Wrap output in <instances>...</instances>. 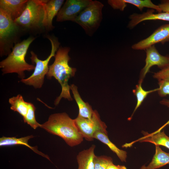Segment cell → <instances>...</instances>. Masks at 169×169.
<instances>
[{
    "mask_svg": "<svg viewBox=\"0 0 169 169\" xmlns=\"http://www.w3.org/2000/svg\"><path fill=\"white\" fill-rule=\"evenodd\" d=\"M70 49L68 47L59 48L54 57V60L51 65H49V70L46 75L48 79H51L53 77L55 78L61 86V92L54 102L55 105L59 104L63 98L69 101L73 100L68 82L70 78L74 76L77 69L70 67L69 64L70 59L69 55Z\"/></svg>",
    "mask_w": 169,
    "mask_h": 169,
    "instance_id": "cell-1",
    "label": "cell"
},
{
    "mask_svg": "<svg viewBox=\"0 0 169 169\" xmlns=\"http://www.w3.org/2000/svg\"><path fill=\"white\" fill-rule=\"evenodd\" d=\"M40 127L49 133L62 138L71 147L80 144L84 137L77 126L74 119L65 112L50 115Z\"/></svg>",
    "mask_w": 169,
    "mask_h": 169,
    "instance_id": "cell-2",
    "label": "cell"
},
{
    "mask_svg": "<svg viewBox=\"0 0 169 169\" xmlns=\"http://www.w3.org/2000/svg\"><path fill=\"white\" fill-rule=\"evenodd\" d=\"M35 38L30 37L15 44L7 57L0 62L2 74L16 73L21 79L25 77V71L34 70L35 66L27 63L25 57L30 45Z\"/></svg>",
    "mask_w": 169,
    "mask_h": 169,
    "instance_id": "cell-3",
    "label": "cell"
},
{
    "mask_svg": "<svg viewBox=\"0 0 169 169\" xmlns=\"http://www.w3.org/2000/svg\"><path fill=\"white\" fill-rule=\"evenodd\" d=\"M51 45V50L49 55L45 59H39L37 55L33 51H31L30 58L32 63L35 64L33 74L26 79H21L20 81L25 84L32 86L35 89L41 88L44 82V77L49 70V62L59 47L60 43L58 39L54 37H49Z\"/></svg>",
    "mask_w": 169,
    "mask_h": 169,
    "instance_id": "cell-4",
    "label": "cell"
},
{
    "mask_svg": "<svg viewBox=\"0 0 169 169\" xmlns=\"http://www.w3.org/2000/svg\"><path fill=\"white\" fill-rule=\"evenodd\" d=\"M45 0H28L21 16L14 20L20 27L28 29L43 26Z\"/></svg>",
    "mask_w": 169,
    "mask_h": 169,
    "instance_id": "cell-5",
    "label": "cell"
},
{
    "mask_svg": "<svg viewBox=\"0 0 169 169\" xmlns=\"http://www.w3.org/2000/svg\"><path fill=\"white\" fill-rule=\"evenodd\" d=\"M104 6L101 2L93 1L92 4L80 13L74 22L80 25L86 34L92 36L102 21V10Z\"/></svg>",
    "mask_w": 169,
    "mask_h": 169,
    "instance_id": "cell-6",
    "label": "cell"
},
{
    "mask_svg": "<svg viewBox=\"0 0 169 169\" xmlns=\"http://www.w3.org/2000/svg\"><path fill=\"white\" fill-rule=\"evenodd\" d=\"M20 27L4 10L0 8V46L1 56L9 52L13 38Z\"/></svg>",
    "mask_w": 169,
    "mask_h": 169,
    "instance_id": "cell-7",
    "label": "cell"
},
{
    "mask_svg": "<svg viewBox=\"0 0 169 169\" xmlns=\"http://www.w3.org/2000/svg\"><path fill=\"white\" fill-rule=\"evenodd\" d=\"M76 125L84 138L86 140H93L95 133L100 131L108 135L107 126L100 119L99 113L94 110L92 117L87 119L77 116L74 119Z\"/></svg>",
    "mask_w": 169,
    "mask_h": 169,
    "instance_id": "cell-8",
    "label": "cell"
},
{
    "mask_svg": "<svg viewBox=\"0 0 169 169\" xmlns=\"http://www.w3.org/2000/svg\"><path fill=\"white\" fill-rule=\"evenodd\" d=\"M92 0H67L64 3L57 15L56 21L62 22L75 19L85 8L92 3Z\"/></svg>",
    "mask_w": 169,
    "mask_h": 169,
    "instance_id": "cell-9",
    "label": "cell"
},
{
    "mask_svg": "<svg viewBox=\"0 0 169 169\" xmlns=\"http://www.w3.org/2000/svg\"><path fill=\"white\" fill-rule=\"evenodd\" d=\"M145 50L146 55L145 64L141 70L139 80L142 81L152 66L156 65L161 69L169 66V55L161 54L155 45L147 48Z\"/></svg>",
    "mask_w": 169,
    "mask_h": 169,
    "instance_id": "cell-10",
    "label": "cell"
},
{
    "mask_svg": "<svg viewBox=\"0 0 169 169\" xmlns=\"http://www.w3.org/2000/svg\"><path fill=\"white\" fill-rule=\"evenodd\" d=\"M169 41V23L163 25L156 29L150 36L131 46L135 50H145L157 43L164 44Z\"/></svg>",
    "mask_w": 169,
    "mask_h": 169,
    "instance_id": "cell-11",
    "label": "cell"
},
{
    "mask_svg": "<svg viewBox=\"0 0 169 169\" xmlns=\"http://www.w3.org/2000/svg\"><path fill=\"white\" fill-rule=\"evenodd\" d=\"M154 10L150 9L142 13H133L129 16L130 21L127 27L131 29L140 23L146 20H161L169 22V13H154Z\"/></svg>",
    "mask_w": 169,
    "mask_h": 169,
    "instance_id": "cell-12",
    "label": "cell"
},
{
    "mask_svg": "<svg viewBox=\"0 0 169 169\" xmlns=\"http://www.w3.org/2000/svg\"><path fill=\"white\" fill-rule=\"evenodd\" d=\"M64 1V0H45L43 27L48 30L54 28L53 20L58 14Z\"/></svg>",
    "mask_w": 169,
    "mask_h": 169,
    "instance_id": "cell-13",
    "label": "cell"
},
{
    "mask_svg": "<svg viewBox=\"0 0 169 169\" xmlns=\"http://www.w3.org/2000/svg\"><path fill=\"white\" fill-rule=\"evenodd\" d=\"M28 1V0H0V8L5 11L14 20L22 14Z\"/></svg>",
    "mask_w": 169,
    "mask_h": 169,
    "instance_id": "cell-14",
    "label": "cell"
},
{
    "mask_svg": "<svg viewBox=\"0 0 169 169\" xmlns=\"http://www.w3.org/2000/svg\"><path fill=\"white\" fill-rule=\"evenodd\" d=\"M70 90L79 108L78 116L84 118L90 119L93 116L94 110L88 102H85L81 98L78 90L77 87L74 84L70 85Z\"/></svg>",
    "mask_w": 169,
    "mask_h": 169,
    "instance_id": "cell-15",
    "label": "cell"
},
{
    "mask_svg": "<svg viewBox=\"0 0 169 169\" xmlns=\"http://www.w3.org/2000/svg\"><path fill=\"white\" fill-rule=\"evenodd\" d=\"M33 137L32 135L24 137L17 138L16 137H7L3 136L0 138V146H10L16 145H23L29 148L36 153L46 158L49 161V156L39 151L36 146H32L28 144V141L31 138Z\"/></svg>",
    "mask_w": 169,
    "mask_h": 169,
    "instance_id": "cell-16",
    "label": "cell"
},
{
    "mask_svg": "<svg viewBox=\"0 0 169 169\" xmlns=\"http://www.w3.org/2000/svg\"><path fill=\"white\" fill-rule=\"evenodd\" d=\"M95 146L92 145L88 149L79 152L76 157L78 169H95L94 158Z\"/></svg>",
    "mask_w": 169,
    "mask_h": 169,
    "instance_id": "cell-17",
    "label": "cell"
},
{
    "mask_svg": "<svg viewBox=\"0 0 169 169\" xmlns=\"http://www.w3.org/2000/svg\"><path fill=\"white\" fill-rule=\"evenodd\" d=\"M144 136L137 140L136 141L140 142H148L154 144L155 146H162L169 149V137L167 136L164 131H160L155 133H148L147 132L143 133Z\"/></svg>",
    "mask_w": 169,
    "mask_h": 169,
    "instance_id": "cell-18",
    "label": "cell"
},
{
    "mask_svg": "<svg viewBox=\"0 0 169 169\" xmlns=\"http://www.w3.org/2000/svg\"><path fill=\"white\" fill-rule=\"evenodd\" d=\"M169 164V153L163 151L156 146L155 153L151 161L147 166L143 165L140 169H156Z\"/></svg>",
    "mask_w": 169,
    "mask_h": 169,
    "instance_id": "cell-19",
    "label": "cell"
},
{
    "mask_svg": "<svg viewBox=\"0 0 169 169\" xmlns=\"http://www.w3.org/2000/svg\"><path fill=\"white\" fill-rule=\"evenodd\" d=\"M95 139L107 145L110 149L115 153L120 160L122 162H125L127 157V152L118 148L111 142L108 138V135L100 131L96 132L93 136Z\"/></svg>",
    "mask_w": 169,
    "mask_h": 169,
    "instance_id": "cell-20",
    "label": "cell"
},
{
    "mask_svg": "<svg viewBox=\"0 0 169 169\" xmlns=\"http://www.w3.org/2000/svg\"><path fill=\"white\" fill-rule=\"evenodd\" d=\"M8 102L11 110L19 113L23 118L25 116L28 111L29 102L25 101L21 95L19 94L10 98Z\"/></svg>",
    "mask_w": 169,
    "mask_h": 169,
    "instance_id": "cell-21",
    "label": "cell"
},
{
    "mask_svg": "<svg viewBox=\"0 0 169 169\" xmlns=\"http://www.w3.org/2000/svg\"><path fill=\"white\" fill-rule=\"evenodd\" d=\"M143 81H139L138 84L136 85V89L133 90V92L136 98L137 102L136 106L131 116L128 118L130 120L135 112L140 106L144 99L147 95L150 93L157 91L158 88L153 90L146 91L144 90L142 87V83Z\"/></svg>",
    "mask_w": 169,
    "mask_h": 169,
    "instance_id": "cell-22",
    "label": "cell"
},
{
    "mask_svg": "<svg viewBox=\"0 0 169 169\" xmlns=\"http://www.w3.org/2000/svg\"><path fill=\"white\" fill-rule=\"evenodd\" d=\"M127 4H130L136 7L141 11L145 8L156 10L158 13L162 12L158 5L153 3L151 0H124Z\"/></svg>",
    "mask_w": 169,
    "mask_h": 169,
    "instance_id": "cell-23",
    "label": "cell"
},
{
    "mask_svg": "<svg viewBox=\"0 0 169 169\" xmlns=\"http://www.w3.org/2000/svg\"><path fill=\"white\" fill-rule=\"evenodd\" d=\"M35 110L36 108L33 104L29 102L28 112L25 116L23 118L24 122L30 125L34 129L39 127H40L41 125L35 119Z\"/></svg>",
    "mask_w": 169,
    "mask_h": 169,
    "instance_id": "cell-24",
    "label": "cell"
},
{
    "mask_svg": "<svg viewBox=\"0 0 169 169\" xmlns=\"http://www.w3.org/2000/svg\"><path fill=\"white\" fill-rule=\"evenodd\" d=\"M113 163L111 157L105 155H95L94 158L95 169H107L109 165Z\"/></svg>",
    "mask_w": 169,
    "mask_h": 169,
    "instance_id": "cell-25",
    "label": "cell"
},
{
    "mask_svg": "<svg viewBox=\"0 0 169 169\" xmlns=\"http://www.w3.org/2000/svg\"><path fill=\"white\" fill-rule=\"evenodd\" d=\"M159 88L157 90L159 95L161 97L169 95V80H158ZM161 103L169 107V100H163Z\"/></svg>",
    "mask_w": 169,
    "mask_h": 169,
    "instance_id": "cell-26",
    "label": "cell"
},
{
    "mask_svg": "<svg viewBox=\"0 0 169 169\" xmlns=\"http://www.w3.org/2000/svg\"><path fill=\"white\" fill-rule=\"evenodd\" d=\"M108 4L114 9L119 10L123 11L127 6L124 0H109Z\"/></svg>",
    "mask_w": 169,
    "mask_h": 169,
    "instance_id": "cell-27",
    "label": "cell"
},
{
    "mask_svg": "<svg viewBox=\"0 0 169 169\" xmlns=\"http://www.w3.org/2000/svg\"><path fill=\"white\" fill-rule=\"evenodd\" d=\"M153 77L158 79L169 80V66L154 74Z\"/></svg>",
    "mask_w": 169,
    "mask_h": 169,
    "instance_id": "cell-28",
    "label": "cell"
},
{
    "mask_svg": "<svg viewBox=\"0 0 169 169\" xmlns=\"http://www.w3.org/2000/svg\"><path fill=\"white\" fill-rule=\"evenodd\" d=\"M162 12L169 13V0H163L158 5Z\"/></svg>",
    "mask_w": 169,
    "mask_h": 169,
    "instance_id": "cell-29",
    "label": "cell"
},
{
    "mask_svg": "<svg viewBox=\"0 0 169 169\" xmlns=\"http://www.w3.org/2000/svg\"><path fill=\"white\" fill-rule=\"evenodd\" d=\"M107 169H127V168L124 166L116 165L112 163L109 165Z\"/></svg>",
    "mask_w": 169,
    "mask_h": 169,
    "instance_id": "cell-30",
    "label": "cell"
},
{
    "mask_svg": "<svg viewBox=\"0 0 169 169\" xmlns=\"http://www.w3.org/2000/svg\"><path fill=\"white\" fill-rule=\"evenodd\" d=\"M169 124V120L163 125L160 128H159L158 130L153 132V133H156L159 132L161 131V130L163 128L165 127L166 125H168Z\"/></svg>",
    "mask_w": 169,
    "mask_h": 169,
    "instance_id": "cell-31",
    "label": "cell"
},
{
    "mask_svg": "<svg viewBox=\"0 0 169 169\" xmlns=\"http://www.w3.org/2000/svg\"><path fill=\"white\" fill-rule=\"evenodd\" d=\"M169 126V124L168 125Z\"/></svg>",
    "mask_w": 169,
    "mask_h": 169,
    "instance_id": "cell-32",
    "label": "cell"
}]
</instances>
